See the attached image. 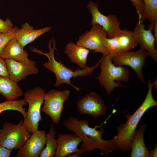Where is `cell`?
Returning a JSON list of instances; mask_svg holds the SVG:
<instances>
[{
    "mask_svg": "<svg viewBox=\"0 0 157 157\" xmlns=\"http://www.w3.org/2000/svg\"><path fill=\"white\" fill-rule=\"evenodd\" d=\"M70 94L67 89H51L45 93L42 111L50 117L54 123L58 124L60 121L64 104Z\"/></svg>",
    "mask_w": 157,
    "mask_h": 157,
    "instance_id": "7",
    "label": "cell"
},
{
    "mask_svg": "<svg viewBox=\"0 0 157 157\" xmlns=\"http://www.w3.org/2000/svg\"><path fill=\"white\" fill-rule=\"evenodd\" d=\"M103 45L112 58L115 56L123 51L118 42L117 37L112 38H104L103 40Z\"/></svg>",
    "mask_w": 157,
    "mask_h": 157,
    "instance_id": "25",
    "label": "cell"
},
{
    "mask_svg": "<svg viewBox=\"0 0 157 157\" xmlns=\"http://www.w3.org/2000/svg\"><path fill=\"white\" fill-rule=\"evenodd\" d=\"M27 105V103L24 99L17 100H6L5 102L0 103V114L5 110H16L22 115L24 119L26 117V108H24L23 106Z\"/></svg>",
    "mask_w": 157,
    "mask_h": 157,
    "instance_id": "23",
    "label": "cell"
},
{
    "mask_svg": "<svg viewBox=\"0 0 157 157\" xmlns=\"http://www.w3.org/2000/svg\"><path fill=\"white\" fill-rule=\"evenodd\" d=\"M148 91L144 101L133 114H126V123L121 124L117 128V135L111 140L118 149L122 151L131 149L133 136L137 126L146 111L150 108L157 105L152 94L153 85L150 79L148 82Z\"/></svg>",
    "mask_w": 157,
    "mask_h": 157,
    "instance_id": "2",
    "label": "cell"
},
{
    "mask_svg": "<svg viewBox=\"0 0 157 157\" xmlns=\"http://www.w3.org/2000/svg\"><path fill=\"white\" fill-rule=\"evenodd\" d=\"M148 56L146 50L140 48L135 51H123L113 57L112 60L116 66H129L135 73L138 78L145 84L142 70Z\"/></svg>",
    "mask_w": 157,
    "mask_h": 157,
    "instance_id": "8",
    "label": "cell"
},
{
    "mask_svg": "<svg viewBox=\"0 0 157 157\" xmlns=\"http://www.w3.org/2000/svg\"><path fill=\"white\" fill-rule=\"evenodd\" d=\"M144 5V14L145 19L150 24L154 25L157 21V0H142Z\"/></svg>",
    "mask_w": 157,
    "mask_h": 157,
    "instance_id": "24",
    "label": "cell"
},
{
    "mask_svg": "<svg viewBox=\"0 0 157 157\" xmlns=\"http://www.w3.org/2000/svg\"><path fill=\"white\" fill-rule=\"evenodd\" d=\"M87 8L92 15L91 25L97 24L101 26L106 32L108 38L117 36L119 34L122 30L120 22L116 15H104L99 10L98 4L92 1H89Z\"/></svg>",
    "mask_w": 157,
    "mask_h": 157,
    "instance_id": "9",
    "label": "cell"
},
{
    "mask_svg": "<svg viewBox=\"0 0 157 157\" xmlns=\"http://www.w3.org/2000/svg\"><path fill=\"white\" fill-rule=\"evenodd\" d=\"M12 151L0 144V157H9Z\"/></svg>",
    "mask_w": 157,
    "mask_h": 157,
    "instance_id": "30",
    "label": "cell"
},
{
    "mask_svg": "<svg viewBox=\"0 0 157 157\" xmlns=\"http://www.w3.org/2000/svg\"><path fill=\"white\" fill-rule=\"evenodd\" d=\"M45 93L43 89L37 87L27 90L24 94V99L28 106L23 122L30 133L38 130L39 122L42 120L40 109Z\"/></svg>",
    "mask_w": 157,
    "mask_h": 157,
    "instance_id": "5",
    "label": "cell"
},
{
    "mask_svg": "<svg viewBox=\"0 0 157 157\" xmlns=\"http://www.w3.org/2000/svg\"><path fill=\"white\" fill-rule=\"evenodd\" d=\"M24 48L14 38L6 45L0 56L4 59H12L20 62L28 61V54Z\"/></svg>",
    "mask_w": 157,
    "mask_h": 157,
    "instance_id": "18",
    "label": "cell"
},
{
    "mask_svg": "<svg viewBox=\"0 0 157 157\" xmlns=\"http://www.w3.org/2000/svg\"><path fill=\"white\" fill-rule=\"evenodd\" d=\"M76 105L80 114H89L94 118L105 115L106 112V106L103 98L93 91L79 99Z\"/></svg>",
    "mask_w": 157,
    "mask_h": 157,
    "instance_id": "11",
    "label": "cell"
},
{
    "mask_svg": "<svg viewBox=\"0 0 157 157\" xmlns=\"http://www.w3.org/2000/svg\"><path fill=\"white\" fill-rule=\"evenodd\" d=\"M82 154L79 152H77L68 156L67 157H81Z\"/></svg>",
    "mask_w": 157,
    "mask_h": 157,
    "instance_id": "33",
    "label": "cell"
},
{
    "mask_svg": "<svg viewBox=\"0 0 157 157\" xmlns=\"http://www.w3.org/2000/svg\"><path fill=\"white\" fill-rule=\"evenodd\" d=\"M92 26L89 31L79 37L76 44L93 51V53H101L105 56L109 55L103 44L104 38L107 36L106 32L98 24Z\"/></svg>",
    "mask_w": 157,
    "mask_h": 157,
    "instance_id": "10",
    "label": "cell"
},
{
    "mask_svg": "<svg viewBox=\"0 0 157 157\" xmlns=\"http://www.w3.org/2000/svg\"><path fill=\"white\" fill-rule=\"evenodd\" d=\"M0 93L7 100L17 99L23 94L17 83L9 78L2 76H0Z\"/></svg>",
    "mask_w": 157,
    "mask_h": 157,
    "instance_id": "20",
    "label": "cell"
},
{
    "mask_svg": "<svg viewBox=\"0 0 157 157\" xmlns=\"http://www.w3.org/2000/svg\"><path fill=\"white\" fill-rule=\"evenodd\" d=\"M157 154V146L156 144L154 149L151 151H149V157H156Z\"/></svg>",
    "mask_w": 157,
    "mask_h": 157,
    "instance_id": "31",
    "label": "cell"
},
{
    "mask_svg": "<svg viewBox=\"0 0 157 157\" xmlns=\"http://www.w3.org/2000/svg\"><path fill=\"white\" fill-rule=\"evenodd\" d=\"M89 49L74 43L69 42L66 45L64 51L71 62L77 65L81 69L88 66L86 65Z\"/></svg>",
    "mask_w": 157,
    "mask_h": 157,
    "instance_id": "17",
    "label": "cell"
},
{
    "mask_svg": "<svg viewBox=\"0 0 157 157\" xmlns=\"http://www.w3.org/2000/svg\"><path fill=\"white\" fill-rule=\"evenodd\" d=\"M56 134L55 129L51 124L48 134L46 135V146L42 151L40 157H53L57 147V140L55 138Z\"/></svg>",
    "mask_w": 157,
    "mask_h": 157,
    "instance_id": "21",
    "label": "cell"
},
{
    "mask_svg": "<svg viewBox=\"0 0 157 157\" xmlns=\"http://www.w3.org/2000/svg\"><path fill=\"white\" fill-rule=\"evenodd\" d=\"M153 87H154L156 90H157V79L152 83Z\"/></svg>",
    "mask_w": 157,
    "mask_h": 157,
    "instance_id": "34",
    "label": "cell"
},
{
    "mask_svg": "<svg viewBox=\"0 0 157 157\" xmlns=\"http://www.w3.org/2000/svg\"><path fill=\"white\" fill-rule=\"evenodd\" d=\"M17 28V26H15L10 31L0 33V55L6 45L10 40L15 38V32Z\"/></svg>",
    "mask_w": 157,
    "mask_h": 157,
    "instance_id": "26",
    "label": "cell"
},
{
    "mask_svg": "<svg viewBox=\"0 0 157 157\" xmlns=\"http://www.w3.org/2000/svg\"><path fill=\"white\" fill-rule=\"evenodd\" d=\"M110 55H102L101 58V72L96 78L108 95L110 94L115 88L124 86L120 82H126L129 79V71L123 66H117L112 61Z\"/></svg>",
    "mask_w": 157,
    "mask_h": 157,
    "instance_id": "4",
    "label": "cell"
},
{
    "mask_svg": "<svg viewBox=\"0 0 157 157\" xmlns=\"http://www.w3.org/2000/svg\"><path fill=\"white\" fill-rule=\"evenodd\" d=\"M31 135L23 120L17 124L6 122L0 129V144L12 150L19 149Z\"/></svg>",
    "mask_w": 157,
    "mask_h": 157,
    "instance_id": "6",
    "label": "cell"
},
{
    "mask_svg": "<svg viewBox=\"0 0 157 157\" xmlns=\"http://www.w3.org/2000/svg\"><path fill=\"white\" fill-rule=\"evenodd\" d=\"M49 51L48 52H43L35 47H31L30 49L34 52L46 56L48 58L47 62L43 64V66L53 72L55 74L56 81L55 86L58 87L63 83L69 85L77 91L79 92L81 88L73 85L71 82V79L78 76H86L92 74L94 70L99 66L101 59L94 66L88 67L85 69L78 68L73 71L72 69L67 68L60 62L57 61L54 57V51L56 50V44L53 38H51L48 44Z\"/></svg>",
    "mask_w": 157,
    "mask_h": 157,
    "instance_id": "3",
    "label": "cell"
},
{
    "mask_svg": "<svg viewBox=\"0 0 157 157\" xmlns=\"http://www.w3.org/2000/svg\"><path fill=\"white\" fill-rule=\"evenodd\" d=\"M9 78L17 83L28 76L35 74L39 72L36 62L29 60L20 62L12 59H5Z\"/></svg>",
    "mask_w": 157,
    "mask_h": 157,
    "instance_id": "13",
    "label": "cell"
},
{
    "mask_svg": "<svg viewBox=\"0 0 157 157\" xmlns=\"http://www.w3.org/2000/svg\"><path fill=\"white\" fill-rule=\"evenodd\" d=\"M153 35L157 43V21L155 22L153 28Z\"/></svg>",
    "mask_w": 157,
    "mask_h": 157,
    "instance_id": "32",
    "label": "cell"
},
{
    "mask_svg": "<svg viewBox=\"0 0 157 157\" xmlns=\"http://www.w3.org/2000/svg\"><path fill=\"white\" fill-rule=\"evenodd\" d=\"M63 125L69 131L81 138L82 143L79 149L82 154L99 149L101 155L107 156L113 151L118 149L111 140H106L102 138L105 132L104 129L101 128L97 130L96 127H90L86 119L80 120L76 117L70 116L64 120Z\"/></svg>",
    "mask_w": 157,
    "mask_h": 157,
    "instance_id": "1",
    "label": "cell"
},
{
    "mask_svg": "<svg viewBox=\"0 0 157 157\" xmlns=\"http://www.w3.org/2000/svg\"><path fill=\"white\" fill-rule=\"evenodd\" d=\"M146 124L141 125L135 132L131 149V157H148L149 151L144 141V134Z\"/></svg>",
    "mask_w": 157,
    "mask_h": 157,
    "instance_id": "19",
    "label": "cell"
},
{
    "mask_svg": "<svg viewBox=\"0 0 157 157\" xmlns=\"http://www.w3.org/2000/svg\"><path fill=\"white\" fill-rule=\"evenodd\" d=\"M16 154L17 157H38L43 149L46 140V131L38 130L32 133Z\"/></svg>",
    "mask_w": 157,
    "mask_h": 157,
    "instance_id": "14",
    "label": "cell"
},
{
    "mask_svg": "<svg viewBox=\"0 0 157 157\" xmlns=\"http://www.w3.org/2000/svg\"><path fill=\"white\" fill-rule=\"evenodd\" d=\"M57 140V147L55 157H65L81 150L78 147L82 140L79 136L74 134H60Z\"/></svg>",
    "mask_w": 157,
    "mask_h": 157,
    "instance_id": "15",
    "label": "cell"
},
{
    "mask_svg": "<svg viewBox=\"0 0 157 157\" xmlns=\"http://www.w3.org/2000/svg\"><path fill=\"white\" fill-rule=\"evenodd\" d=\"M117 37L119 43L122 51H129L135 48L138 45L131 31L127 29L122 30Z\"/></svg>",
    "mask_w": 157,
    "mask_h": 157,
    "instance_id": "22",
    "label": "cell"
},
{
    "mask_svg": "<svg viewBox=\"0 0 157 157\" xmlns=\"http://www.w3.org/2000/svg\"><path fill=\"white\" fill-rule=\"evenodd\" d=\"M51 27L46 26L36 29L26 22L22 25L21 28H18L15 32V38L23 47L33 42L37 38L44 33L50 31Z\"/></svg>",
    "mask_w": 157,
    "mask_h": 157,
    "instance_id": "16",
    "label": "cell"
},
{
    "mask_svg": "<svg viewBox=\"0 0 157 157\" xmlns=\"http://www.w3.org/2000/svg\"><path fill=\"white\" fill-rule=\"evenodd\" d=\"M0 76L9 78L5 59L0 56Z\"/></svg>",
    "mask_w": 157,
    "mask_h": 157,
    "instance_id": "29",
    "label": "cell"
},
{
    "mask_svg": "<svg viewBox=\"0 0 157 157\" xmlns=\"http://www.w3.org/2000/svg\"><path fill=\"white\" fill-rule=\"evenodd\" d=\"M154 26L149 24L148 29H146L143 22L138 20L132 33L140 48L146 50L148 55L156 62L157 50L155 45L156 41L152 32Z\"/></svg>",
    "mask_w": 157,
    "mask_h": 157,
    "instance_id": "12",
    "label": "cell"
},
{
    "mask_svg": "<svg viewBox=\"0 0 157 157\" xmlns=\"http://www.w3.org/2000/svg\"><path fill=\"white\" fill-rule=\"evenodd\" d=\"M135 7L138 15V20L144 22V5L142 0H130Z\"/></svg>",
    "mask_w": 157,
    "mask_h": 157,
    "instance_id": "27",
    "label": "cell"
},
{
    "mask_svg": "<svg viewBox=\"0 0 157 157\" xmlns=\"http://www.w3.org/2000/svg\"><path fill=\"white\" fill-rule=\"evenodd\" d=\"M14 25L8 18L4 21L0 18V33L10 31L14 28Z\"/></svg>",
    "mask_w": 157,
    "mask_h": 157,
    "instance_id": "28",
    "label": "cell"
}]
</instances>
